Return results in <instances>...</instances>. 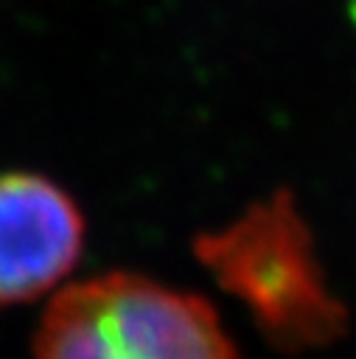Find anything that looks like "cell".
<instances>
[{
	"instance_id": "1",
	"label": "cell",
	"mask_w": 356,
	"mask_h": 359,
	"mask_svg": "<svg viewBox=\"0 0 356 359\" xmlns=\"http://www.w3.org/2000/svg\"><path fill=\"white\" fill-rule=\"evenodd\" d=\"M193 255L247 306L272 348L306 353L345 337L348 309L328 286L314 236L289 191H275L230 224L196 236Z\"/></svg>"
},
{
	"instance_id": "2",
	"label": "cell",
	"mask_w": 356,
	"mask_h": 359,
	"mask_svg": "<svg viewBox=\"0 0 356 359\" xmlns=\"http://www.w3.org/2000/svg\"><path fill=\"white\" fill-rule=\"evenodd\" d=\"M34 359H241L216 309L135 272L62 289L34 337Z\"/></svg>"
},
{
	"instance_id": "3",
	"label": "cell",
	"mask_w": 356,
	"mask_h": 359,
	"mask_svg": "<svg viewBox=\"0 0 356 359\" xmlns=\"http://www.w3.org/2000/svg\"><path fill=\"white\" fill-rule=\"evenodd\" d=\"M84 216L42 174H0V306L50 292L81 258Z\"/></svg>"
}]
</instances>
